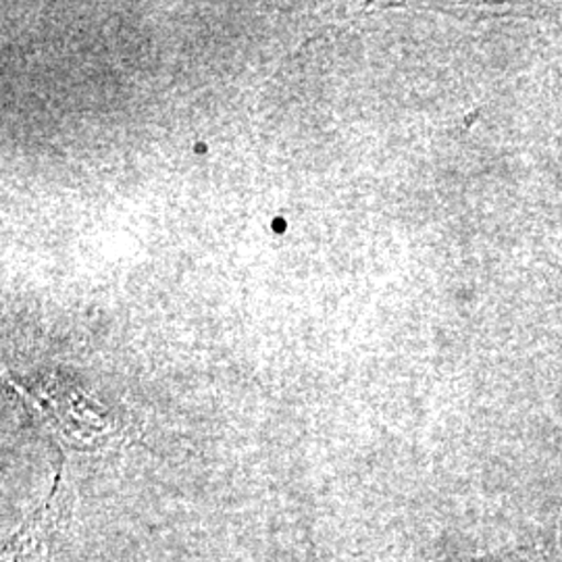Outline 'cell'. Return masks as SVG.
<instances>
[{
    "mask_svg": "<svg viewBox=\"0 0 562 562\" xmlns=\"http://www.w3.org/2000/svg\"><path fill=\"white\" fill-rule=\"evenodd\" d=\"M53 501L55 496L13 536L4 548V562H65L67 510L53 506Z\"/></svg>",
    "mask_w": 562,
    "mask_h": 562,
    "instance_id": "obj_1",
    "label": "cell"
}]
</instances>
